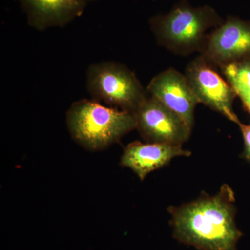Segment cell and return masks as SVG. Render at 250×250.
<instances>
[{
  "label": "cell",
  "instance_id": "cell-1",
  "mask_svg": "<svg viewBox=\"0 0 250 250\" xmlns=\"http://www.w3.org/2000/svg\"><path fill=\"white\" fill-rule=\"evenodd\" d=\"M235 202L234 192L225 184L214 195L202 192L194 201L170 206L174 238L200 250H238L243 233L236 226Z\"/></svg>",
  "mask_w": 250,
  "mask_h": 250
},
{
  "label": "cell",
  "instance_id": "cell-2",
  "mask_svg": "<svg viewBox=\"0 0 250 250\" xmlns=\"http://www.w3.org/2000/svg\"><path fill=\"white\" fill-rule=\"evenodd\" d=\"M66 125L72 139L91 152L104 150L136 129V115L95 100L72 103L66 113Z\"/></svg>",
  "mask_w": 250,
  "mask_h": 250
},
{
  "label": "cell",
  "instance_id": "cell-3",
  "mask_svg": "<svg viewBox=\"0 0 250 250\" xmlns=\"http://www.w3.org/2000/svg\"><path fill=\"white\" fill-rule=\"evenodd\" d=\"M223 22L213 8L194 7L187 0L176 5L167 14L154 16L149 21L159 43L180 54L200 49L206 43L207 31Z\"/></svg>",
  "mask_w": 250,
  "mask_h": 250
},
{
  "label": "cell",
  "instance_id": "cell-4",
  "mask_svg": "<svg viewBox=\"0 0 250 250\" xmlns=\"http://www.w3.org/2000/svg\"><path fill=\"white\" fill-rule=\"evenodd\" d=\"M85 83L94 100L123 111L136 113L147 98L134 72L118 62L92 64L87 70Z\"/></svg>",
  "mask_w": 250,
  "mask_h": 250
},
{
  "label": "cell",
  "instance_id": "cell-5",
  "mask_svg": "<svg viewBox=\"0 0 250 250\" xmlns=\"http://www.w3.org/2000/svg\"><path fill=\"white\" fill-rule=\"evenodd\" d=\"M135 115L136 129L146 142L182 146L191 134L178 115L152 97L146 99Z\"/></svg>",
  "mask_w": 250,
  "mask_h": 250
},
{
  "label": "cell",
  "instance_id": "cell-6",
  "mask_svg": "<svg viewBox=\"0 0 250 250\" xmlns=\"http://www.w3.org/2000/svg\"><path fill=\"white\" fill-rule=\"evenodd\" d=\"M199 103H203L238 124L233 109L236 92L205 59H197L188 67L185 75Z\"/></svg>",
  "mask_w": 250,
  "mask_h": 250
},
{
  "label": "cell",
  "instance_id": "cell-7",
  "mask_svg": "<svg viewBox=\"0 0 250 250\" xmlns=\"http://www.w3.org/2000/svg\"><path fill=\"white\" fill-rule=\"evenodd\" d=\"M250 54V23L228 17L206 41L204 59L223 67Z\"/></svg>",
  "mask_w": 250,
  "mask_h": 250
},
{
  "label": "cell",
  "instance_id": "cell-8",
  "mask_svg": "<svg viewBox=\"0 0 250 250\" xmlns=\"http://www.w3.org/2000/svg\"><path fill=\"white\" fill-rule=\"evenodd\" d=\"M147 91L150 97L178 115L192 129L195 109L199 102L185 75L174 69H167L150 81Z\"/></svg>",
  "mask_w": 250,
  "mask_h": 250
},
{
  "label": "cell",
  "instance_id": "cell-9",
  "mask_svg": "<svg viewBox=\"0 0 250 250\" xmlns=\"http://www.w3.org/2000/svg\"><path fill=\"white\" fill-rule=\"evenodd\" d=\"M191 154L182 146L135 141L125 148L121 166L132 170L143 181L148 174L165 167L174 158L188 157Z\"/></svg>",
  "mask_w": 250,
  "mask_h": 250
},
{
  "label": "cell",
  "instance_id": "cell-10",
  "mask_svg": "<svg viewBox=\"0 0 250 250\" xmlns=\"http://www.w3.org/2000/svg\"><path fill=\"white\" fill-rule=\"evenodd\" d=\"M31 27L44 31L62 27L80 17L86 0H19Z\"/></svg>",
  "mask_w": 250,
  "mask_h": 250
},
{
  "label": "cell",
  "instance_id": "cell-11",
  "mask_svg": "<svg viewBox=\"0 0 250 250\" xmlns=\"http://www.w3.org/2000/svg\"><path fill=\"white\" fill-rule=\"evenodd\" d=\"M229 82H236L250 89V62H238L223 67Z\"/></svg>",
  "mask_w": 250,
  "mask_h": 250
},
{
  "label": "cell",
  "instance_id": "cell-12",
  "mask_svg": "<svg viewBox=\"0 0 250 250\" xmlns=\"http://www.w3.org/2000/svg\"><path fill=\"white\" fill-rule=\"evenodd\" d=\"M233 87V90L236 92V95H238L241 98L242 103H243L245 108L250 115V89L247 88L243 85L236 82H231L229 83Z\"/></svg>",
  "mask_w": 250,
  "mask_h": 250
},
{
  "label": "cell",
  "instance_id": "cell-13",
  "mask_svg": "<svg viewBox=\"0 0 250 250\" xmlns=\"http://www.w3.org/2000/svg\"><path fill=\"white\" fill-rule=\"evenodd\" d=\"M244 141V151L242 156L250 163V125H245L241 122L238 123Z\"/></svg>",
  "mask_w": 250,
  "mask_h": 250
},
{
  "label": "cell",
  "instance_id": "cell-14",
  "mask_svg": "<svg viewBox=\"0 0 250 250\" xmlns=\"http://www.w3.org/2000/svg\"><path fill=\"white\" fill-rule=\"evenodd\" d=\"M87 1H94V0H86Z\"/></svg>",
  "mask_w": 250,
  "mask_h": 250
}]
</instances>
